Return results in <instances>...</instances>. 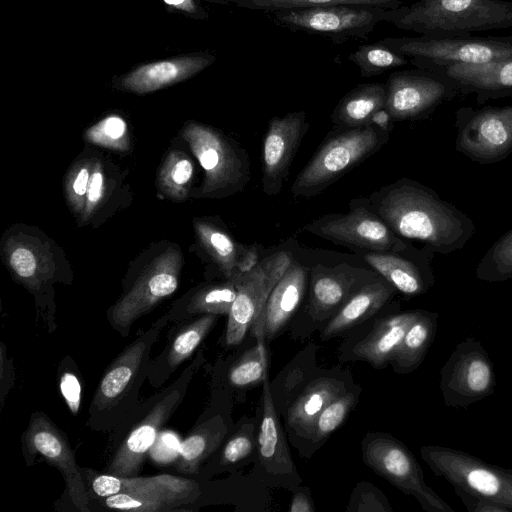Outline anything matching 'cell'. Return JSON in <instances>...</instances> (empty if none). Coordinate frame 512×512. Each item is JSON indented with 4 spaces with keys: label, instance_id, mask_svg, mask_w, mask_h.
<instances>
[{
    "label": "cell",
    "instance_id": "cell-3",
    "mask_svg": "<svg viewBox=\"0 0 512 512\" xmlns=\"http://www.w3.org/2000/svg\"><path fill=\"white\" fill-rule=\"evenodd\" d=\"M199 350L193 361L169 386L139 404L114 432L113 454L106 473L122 477L136 476L160 429L184 400L189 384L204 363Z\"/></svg>",
    "mask_w": 512,
    "mask_h": 512
},
{
    "label": "cell",
    "instance_id": "cell-36",
    "mask_svg": "<svg viewBox=\"0 0 512 512\" xmlns=\"http://www.w3.org/2000/svg\"><path fill=\"white\" fill-rule=\"evenodd\" d=\"M194 175L191 159L179 150L166 156L158 173V189L162 195L174 201L187 198Z\"/></svg>",
    "mask_w": 512,
    "mask_h": 512
},
{
    "label": "cell",
    "instance_id": "cell-52",
    "mask_svg": "<svg viewBox=\"0 0 512 512\" xmlns=\"http://www.w3.org/2000/svg\"><path fill=\"white\" fill-rule=\"evenodd\" d=\"M165 4L175 9L188 12V13H197L198 7L195 0H163Z\"/></svg>",
    "mask_w": 512,
    "mask_h": 512
},
{
    "label": "cell",
    "instance_id": "cell-18",
    "mask_svg": "<svg viewBox=\"0 0 512 512\" xmlns=\"http://www.w3.org/2000/svg\"><path fill=\"white\" fill-rule=\"evenodd\" d=\"M2 252L12 275L43 308V296L48 295V289L57 276L55 254L50 245L38 236L17 229L4 237Z\"/></svg>",
    "mask_w": 512,
    "mask_h": 512
},
{
    "label": "cell",
    "instance_id": "cell-1",
    "mask_svg": "<svg viewBox=\"0 0 512 512\" xmlns=\"http://www.w3.org/2000/svg\"><path fill=\"white\" fill-rule=\"evenodd\" d=\"M368 206L401 238L437 248L454 245L462 236L461 221L426 189L400 179L364 198Z\"/></svg>",
    "mask_w": 512,
    "mask_h": 512
},
{
    "label": "cell",
    "instance_id": "cell-25",
    "mask_svg": "<svg viewBox=\"0 0 512 512\" xmlns=\"http://www.w3.org/2000/svg\"><path fill=\"white\" fill-rule=\"evenodd\" d=\"M193 225L201 246L225 279L249 272L262 259L257 246L237 242L225 228L213 221L195 219Z\"/></svg>",
    "mask_w": 512,
    "mask_h": 512
},
{
    "label": "cell",
    "instance_id": "cell-35",
    "mask_svg": "<svg viewBox=\"0 0 512 512\" xmlns=\"http://www.w3.org/2000/svg\"><path fill=\"white\" fill-rule=\"evenodd\" d=\"M399 253L359 252V255L372 270L402 294L416 296L423 293L425 283L418 267Z\"/></svg>",
    "mask_w": 512,
    "mask_h": 512
},
{
    "label": "cell",
    "instance_id": "cell-11",
    "mask_svg": "<svg viewBox=\"0 0 512 512\" xmlns=\"http://www.w3.org/2000/svg\"><path fill=\"white\" fill-rule=\"evenodd\" d=\"M420 455L435 475L445 478L453 487L512 511V470L444 446H423Z\"/></svg>",
    "mask_w": 512,
    "mask_h": 512
},
{
    "label": "cell",
    "instance_id": "cell-10",
    "mask_svg": "<svg viewBox=\"0 0 512 512\" xmlns=\"http://www.w3.org/2000/svg\"><path fill=\"white\" fill-rule=\"evenodd\" d=\"M366 466L404 494L413 496L427 512H454L424 479L423 471L411 451L392 435L369 432L362 440Z\"/></svg>",
    "mask_w": 512,
    "mask_h": 512
},
{
    "label": "cell",
    "instance_id": "cell-5",
    "mask_svg": "<svg viewBox=\"0 0 512 512\" xmlns=\"http://www.w3.org/2000/svg\"><path fill=\"white\" fill-rule=\"evenodd\" d=\"M85 486L107 508L132 512H165L194 503L201 495L197 481L161 474L122 477L81 468Z\"/></svg>",
    "mask_w": 512,
    "mask_h": 512
},
{
    "label": "cell",
    "instance_id": "cell-8",
    "mask_svg": "<svg viewBox=\"0 0 512 512\" xmlns=\"http://www.w3.org/2000/svg\"><path fill=\"white\" fill-rule=\"evenodd\" d=\"M420 68L427 64H486L512 60V36L388 37L379 40Z\"/></svg>",
    "mask_w": 512,
    "mask_h": 512
},
{
    "label": "cell",
    "instance_id": "cell-46",
    "mask_svg": "<svg viewBox=\"0 0 512 512\" xmlns=\"http://www.w3.org/2000/svg\"><path fill=\"white\" fill-rule=\"evenodd\" d=\"M107 192L106 177L103 165L99 160H93L91 177L88 185L85 208L80 218L83 223L88 222L102 205Z\"/></svg>",
    "mask_w": 512,
    "mask_h": 512
},
{
    "label": "cell",
    "instance_id": "cell-45",
    "mask_svg": "<svg viewBox=\"0 0 512 512\" xmlns=\"http://www.w3.org/2000/svg\"><path fill=\"white\" fill-rule=\"evenodd\" d=\"M348 511H375V512H391L385 495L375 486L368 482H360L355 487L349 505Z\"/></svg>",
    "mask_w": 512,
    "mask_h": 512
},
{
    "label": "cell",
    "instance_id": "cell-51",
    "mask_svg": "<svg viewBox=\"0 0 512 512\" xmlns=\"http://www.w3.org/2000/svg\"><path fill=\"white\" fill-rule=\"evenodd\" d=\"M290 512H314L315 506L307 488H298L289 505Z\"/></svg>",
    "mask_w": 512,
    "mask_h": 512
},
{
    "label": "cell",
    "instance_id": "cell-2",
    "mask_svg": "<svg viewBox=\"0 0 512 512\" xmlns=\"http://www.w3.org/2000/svg\"><path fill=\"white\" fill-rule=\"evenodd\" d=\"M169 322L157 319L110 363L94 392L87 426L96 432H112L139 406V393L147 380L151 350Z\"/></svg>",
    "mask_w": 512,
    "mask_h": 512
},
{
    "label": "cell",
    "instance_id": "cell-40",
    "mask_svg": "<svg viewBox=\"0 0 512 512\" xmlns=\"http://www.w3.org/2000/svg\"><path fill=\"white\" fill-rule=\"evenodd\" d=\"M358 401L356 392L345 391L321 411L315 420L309 440L320 442L339 428Z\"/></svg>",
    "mask_w": 512,
    "mask_h": 512
},
{
    "label": "cell",
    "instance_id": "cell-9",
    "mask_svg": "<svg viewBox=\"0 0 512 512\" xmlns=\"http://www.w3.org/2000/svg\"><path fill=\"white\" fill-rule=\"evenodd\" d=\"M391 9L360 5H322L265 12L278 26L328 38L340 44L367 39L380 22H388Z\"/></svg>",
    "mask_w": 512,
    "mask_h": 512
},
{
    "label": "cell",
    "instance_id": "cell-14",
    "mask_svg": "<svg viewBox=\"0 0 512 512\" xmlns=\"http://www.w3.org/2000/svg\"><path fill=\"white\" fill-rule=\"evenodd\" d=\"M294 261L286 250L275 251L249 272L237 276V295L228 313L225 345L239 346L257 321L274 286Z\"/></svg>",
    "mask_w": 512,
    "mask_h": 512
},
{
    "label": "cell",
    "instance_id": "cell-43",
    "mask_svg": "<svg viewBox=\"0 0 512 512\" xmlns=\"http://www.w3.org/2000/svg\"><path fill=\"white\" fill-rule=\"evenodd\" d=\"M93 160L82 159L75 163L65 178V196L75 215L82 217L85 208Z\"/></svg>",
    "mask_w": 512,
    "mask_h": 512
},
{
    "label": "cell",
    "instance_id": "cell-32",
    "mask_svg": "<svg viewBox=\"0 0 512 512\" xmlns=\"http://www.w3.org/2000/svg\"><path fill=\"white\" fill-rule=\"evenodd\" d=\"M227 433L222 415L196 424L179 446L175 469L185 474L199 473L201 465L218 450Z\"/></svg>",
    "mask_w": 512,
    "mask_h": 512
},
{
    "label": "cell",
    "instance_id": "cell-49",
    "mask_svg": "<svg viewBox=\"0 0 512 512\" xmlns=\"http://www.w3.org/2000/svg\"><path fill=\"white\" fill-rule=\"evenodd\" d=\"M454 490H455L456 494L460 497V499L462 500L466 509L469 512H509V511H511L509 508H507L499 503L493 502L486 498L474 496L458 487H454Z\"/></svg>",
    "mask_w": 512,
    "mask_h": 512
},
{
    "label": "cell",
    "instance_id": "cell-16",
    "mask_svg": "<svg viewBox=\"0 0 512 512\" xmlns=\"http://www.w3.org/2000/svg\"><path fill=\"white\" fill-rule=\"evenodd\" d=\"M495 386L493 364L480 342L467 337L460 342L440 371L444 403L466 408L492 394Z\"/></svg>",
    "mask_w": 512,
    "mask_h": 512
},
{
    "label": "cell",
    "instance_id": "cell-44",
    "mask_svg": "<svg viewBox=\"0 0 512 512\" xmlns=\"http://www.w3.org/2000/svg\"><path fill=\"white\" fill-rule=\"evenodd\" d=\"M256 448L253 425L242 424L224 443L220 452V464L223 466L238 464L249 457Z\"/></svg>",
    "mask_w": 512,
    "mask_h": 512
},
{
    "label": "cell",
    "instance_id": "cell-42",
    "mask_svg": "<svg viewBox=\"0 0 512 512\" xmlns=\"http://www.w3.org/2000/svg\"><path fill=\"white\" fill-rule=\"evenodd\" d=\"M478 277L489 281L512 277V230L487 253L478 269Z\"/></svg>",
    "mask_w": 512,
    "mask_h": 512
},
{
    "label": "cell",
    "instance_id": "cell-17",
    "mask_svg": "<svg viewBox=\"0 0 512 512\" xmlns=\"http://www.w3.org/2000/svg\"><path fill=\"white\" fill-rule=\"evenodd\" d=\"M385 86V110L392 121L417 118L458 90L443 73L417 67L390 73Z\"/></svg>",
    "mask_w": 512,
    "mask_h": 512
},
{
    "label": "cell",
    "instance_id": "cell-27",
    "mask_svg": "<svg viewBox=\"0 0 512 512\" xmlns=\"http://www.w3.org/2000/svg\"><path fill=\"white\" fill-rule=\"evenodd\" d=\"M422 69L443 73L458 90L476 92L480 97L512 94V60L486 64H427Z\"/></svg>",
    "mask_w": 512,
    "mask_h": 512
},
{
    "label": "cell",
    "instance_id": "cell-37",
    "mask_svg": "<svg viewBox=\"0 0 512 512\" xmlns=\"http://www.w3.org/2000/svg\"><path fill=\"white\" fill-rule=\"evenodd\" d=\"M242 353L231 363L227 371L229 386L245 389L256 386L268 377V351L263 340Z\"/></svg>",
    "mask_w": 512,
    "mask_h": 512
},
{
    "label": "cell",
    "instance_id": "cell-15",
    "mask_svg": "<svg viewBox=\"0 0 512 512\" xmlns=\"http://www.w3.org/2000/svg\"><path fill=\"white\" fill-rule=\"evenodd\" d=\"M22 452L26 464L32 465L41 456L62 474L69 496L81 512L91 511L89 495L68 439L54 422L43 412L31 414L22 434Z\"/></svg>",
    "mask_w": 512,
    "mask_h": 512
},
{
    "label": "cell",
    "instance_id": "cell-29",
    "mask_svg": "<svg viewBox=\"0 0 512 512\" xmlns=\"http://www.w3.org/2000/svg\"><path fill=\"white\" fill-rule=\"evenodd\" d=\"M396 289L379 275L365 284L335 313L321 333V339L334 338L368 320L392 298Z\"/></svg>",
    "mask_w": 512,
    "mask_h": 512
},
{
    "label": "cell",
    "instance_id": "cell-24",
    "mask_svg": "<svg viewBox=\"0 0 512 512\" xmlns=\"http://www.w3.org/2000/svg\"><path fill=\"white\" fill-rule=\"evenodd\" d=\"M218 315L205 314L177 322L168 336V342L151 359L147 380L154 388L162 386L178 367L192 356L217 321Z\"/></svg>",
    "mask_w": 512,
    "mask_h": 512
},
{
    "label": "cell",
    "instance_id": "cell-22",
    "mask_svg": "<svg viewBox=\"0 0 512 512\" xmlns=\"http://www.w3.org/2000/svg\"><path fill=\"white\" fill-rule=\"evenodd\" d=\"M309 271L297 260L292 262L269 294L251 334L272 340L285 328L303 300Z\"/></svg>",
    "mask_w": 512,
    "mask_h": 512
},
{
    "label": "cell",
    "instance_id": "cell-20",
    "mask_svg": "<svg viewBox=\"0 0 512 512\" xmlns=\"http://www.w3.org/2000/svg\"><path fill=\"white\" fill-rule=\"evenodd\" d=\"M379 275L346 263L318 264L309 271L308 315L314 321L330 319L365 284Z\"/></svg>",
    "mask_w": 512,
    "mask_h": 512
},
{
    "label": "cell",
    "instance_id": "cell-39",
    "mask_svg": "<svg viewBox=\"0 0 512 512\" xmlns=\"http://www.w3.org/2000/svg\"><path fill=\"white\" fill-rule=\"evenodd\" d=\"M240 8L269 12L278 9L303 8L322 5H360L396 9L401 0H230Z\"/></svg>",
    "mask_w": 512,
    "mask_h": 512
},
{
    "label": "cell",
    "instance_id": "cell-21",
    "mask_svg": "<svg viewBox=\"0 0 512 512\" xmlns=\"http://www.w3.org/2000/svg\"><path fill=\"white\" fill-rule=\"evenodd\" d=\"M262 416L256 436V450L262 470L289 487L301 482L291 458L268 377L263 381Z\"/></svg>",
    "mask_w": 512,
    "mask_h": 512
},
{
    "label": "cell",
    "instance_id": "cell-31",
    "mask_svg": "<svg viewBox=\"0 0 512 512\" xmlns=\"http://www.w3.org/2000/svg\"><path fill=\"white\" fill-rule=\"evenodd\" d=\"M237 295V277L193 288L166 313L169 322H181L200 315L229 313Z\"/></svg>",
    "mask_w": 512,
    "mask_h": 512
},
{
    "label": "cell",
    "instance_id": "cell-47",
    "mask_svg": "<svg viewBox=\"0 0 512 512\" xmlns=\"http://www.w3.org/2000/svg\"><path fill=\"white\" fill-rule=\"evenodd\" d=\"M59 382L62 396L71 413L77 414L81 403L82 386L73 359L61 361Z\"/></svg>",
    "mask_w": 512,
    "mask_h": 512
},
{
    "label": "cell",
    "instance_id": "cell-41",
    "mask_svg": "<svg viewBox=\"0 0 512 512\" xmlns=\"http://www.w3.org/2000/svg\"><path fill=\"white\" fill-rule=\"evenodd\" d=\"M88 142L117 151L129 148L128 128L125 120L118 115H109L85 132Z\"/></svg>",
    "mask_w": 512,
    "mask_h": 512
},
{
    "label": "cell",
    "instance_id": "cell-23",
    "mask_svg": "<svg viewBox=\"0 0 512 512\" xmlns=\"http://www.w3.org/2000/svg\"><path fill=\"white\" fill-rule=\"evenodd\" d=\"M459 145L470 155L485 159L505 154L512 147V106L473 113L460 133Z\"/></svg>",
    "mask_w": 512,
    "mask_h": 512
},
{
    "label": "cell",
    "instance_id": "cell-12",
    "mask_svg": "<svg viewBox=\"0 0 512 512\" xmlns=\"http://www.w3.org/2000/svg\"><path fill=\"white\" fill-rule=\"evenodd\" d=\"M182 255L171 247L155 257L107 311L113 330L127 337L132 325L178 288Z\"/></svg>",
    "mask_w": 512,
    "mask_h": 512
},
{
    "label": "cell",
    "instance_id": "cell-50",
    "mask_svg": "<svg viewBox=\"0 0 512 512\" xmlns=\"http://www.w3.org/2000/svg\"><path fill=\"white\" fill-rule=\"evenodd\" d=\"M1 373H0V402L1 407H3L7 394L10 389L13 387L15 382V368L12 362V359L9 358V355L6 351V346L4 343H1Z\"/></svg>",
    "mask_w": 512,
    "mask_h": 512
},
{
    "label": "cell",
    "instance_id": "cell-34",
    "mask_svg": "<svg viewBox=\"0 0 512 512\" xmlns=\"http://www.w3.org/2000/svg\"><path fill=\"white\" fill-rule=\"evenodd\" d=\"M437 313L422 311L407 329L390 364L395 372L407 374L419 367L437 330Z\"/></svg>",
    "mask_w": 512,
    "mask_h": 512
},
{
    "label": "cell",
    "instance_id": "cell-38",
    "mask_svg": "<svg viewBox=\"0 0 512 512\" xmlns=\"http://www.w3.org/2000/svg\"><path fill=\"white\" fill-rule=\"evenodd\" d=\"M356 64L361 77H372L409 64V59L380 41L362 44L347 56Z\"/></svg>",
    "mask_w": 512,
    "mask_h": 512
},
{
    "label": "cell",
    "instance_id": "cell-33",
    "mask_svg": "<svg viewBox=\"0 0 512 512\" xmlns=\"http://www.w3.org/2000/svg\"><path fill=\"white\" fill-rule=\"evenodd\" d=\"M385 100V84H359L341 98L331 114V121L338 129L370 125L375 115L385 108Z\"/></svg>",
    "mask_w": 512,
    "mask_h": 512
},
{
    "label": "cell",
    "instance_id": "cell-4",
    "mask_svg": "<svg viewBox=\"0 0 512 512\" xmlns=\"http://www.w3.org/2000/svg\"><path fill=\"white\" fill-rule=\"evenodd\" d=\"M388 22L420 35H470L512 27V1L417 0L391 9Z\"/></svg>",
    "mask_w": 512,
    "mask_h": 512
},
{
    "label": "cell",
    "instance_id": "cell-48",
    "mask_svg": "<svg viewBox=\"0 0 512 512\" xmlns=\"http://www.w3.org/2000/svg\"><path fill=\"white\" fill-rule=\"evenodd\" d=\"M287 368L288 369H286L285 372L283 370L284 376L279 375V387L277 390V399L279 400V403L285 406L288 404L289 399L296 389L300 387L306 379V369L301 367L300 364Z\"/></svg>",
    "mask_w": 512,
    "mask_h": 512
},
{
    "label": "cell",
    "instance_id": "cell-6",
    "mask_svg": "<svg viewBox=\"0 0 512 512\" xmlns=\"http://www.w3.org/2000/svg\"><path fill=\"white\" fill-rule=\"evenodd\" d=\"M389 140V130L376 124L338 129L323 141L296 176L291 193L314 197L355 166L378 152Z\"/></svg>",
    "mask_w": 512,
    "mask_h": 512
},
{
    "label": "cell",
    "instance_id": "cell-28",
    "mask_svg": "<svg viewBox=\"0 0 512 512\" xmlns=\"http://www.w3.org/2000/svg\"><path fill=\"white\" fill-rule=\"evenodd\" d=\"M420 312L405 311L378 319L367 335L354 346V357L377 369L386 366Z\"/></svg>",
    "mask_w": 512,
    "mask_h": 512
},
{
    "label": "cell",
    "instance_id": "cell-7",
    "mask_svg": "<svg viewBox=\"0 0 512 512\" xmlns=\"http://www.w3.org/2000/svg\"><path fill=\"white\" fill-rule=\"evenodd\" d=\"M182 137L204 171L202 197H225L244 189L251 177L245 150L220 130L190 122Z\"/></svg>",
    "mask_w": 512,
    "mask_h": 512
},
{
    "label": "cell",
    "instance_id": "cell-19",
    "mask_svg": "<svg viewBox=\"0 0 512 512\" xmlns=\"http://www.w3.org/2000/svg\"><path fill=\"white\" fill-rule=\"evenodd\" d=\"M308 128L304 111L274 116L269 121L262 150V190L266 195L276 196L282 190Z\"/></svg>",
    "mask_w": 512,
    "mask_h": 512
},
{
    "label": "cell",
    "instance_id": "cell-30",
    "mask_svg": "<svg viewBox=\"0 0 512 512\" xmlns=\"http://www.w3.org/2000/svg\"><path fill=\"white\" fill-rule=\"evenodd\" d=\"M345 391V384L337 378L322 376L312 380L287 408V425L299 436L309 439L321 411Z\"/></svg>",
    "mask_w": 512,
    "mask_h": 512
},
{
    "label": "cell",
    "instance_id": "cell-26",
    "mask_svg": "<svg viewBox=\"0 0 512 512\" xmlns=\"http://www.w3.org/2000/svg\"><path fill=\"white\" fill-rule=\"evenodd\" d=\"M214 61V55L202 53L144 64L125 75L120 85L137 94L154 92L196 75Z\"/></svg>",
    "mask_w": 512,
    "mask_h": 512
},
{
    "label": "cell",
    "instance_id": "cell-13",
    "mask_svg": "<svg viewBox=\"0 0 512 512\" xmlns=\"http://www.w3.org/2000/svg\"><path fill=\"white\" fill-rule=\"evenodd\" d=\"M305 231L359 252H402L405 243L364 199H353L348 213L327 214L307 224Z\"/></svg>",
    "mask_w": 512,
    "mask_h": 512
}]
</instances>
